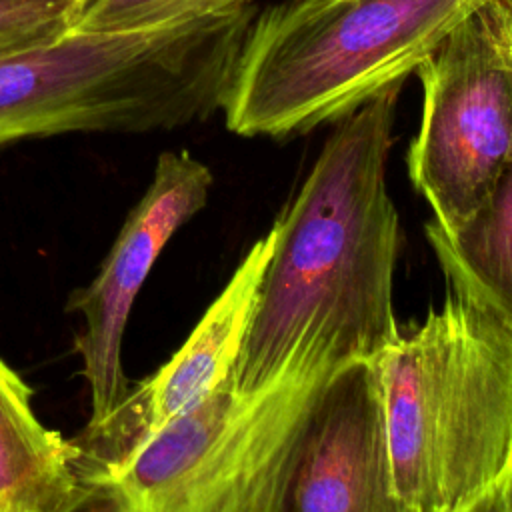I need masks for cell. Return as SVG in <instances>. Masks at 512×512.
<instances>
[{
    "mask_svg": "<svg viewBox=\"0 0 512 512\" xmlns=\"http://www.w3.org/2000/svg\"><path fill=\"white\" fill-rule=\"evenodd\" d=\"M402 84L334 122L276 242L250 326L228 374L238 390L274 380L294 352L376 358L400 332L394 272L400 222L386 186Z\"/></svg>",
    "mask_w": 512,
    "mask_h": 512,
    "instance_id": "obj_1",
    "label": "cell"
},
{
    "mask_svg": "<svg viewBox=\"0 0 512 512\" xmlns=\"http://www.w3.org/2000/svg\"><path fill=\"white\" fill-rule=\"evenodd\" d=\"M258 0H186L148 24L70 30L0 58V146L178 130L222 112Z\"/></svg>",
    "mask_w": 512,
    "mask_h": 512,
    "instance_id": "obj_2",
    "label": "cell"
},
{
    "mask_svg": "<svg viewBox=\"0 0 512 512\" xmlns=\"http://www.w3.org/2000/svg\"><path fill=\"white\" fill-rule=\"evenodd\" d=\"M376 366L400 512H510L512 332L450 290Z\"/></svg>",
    "mask_w": 512,
    "mask_h": 512,
    "instance_id": "obj_3",
    "label": "cell"
},
{
    "mask_svg": "<svg viewBox=\"0 0 512 512\" xmlns=\"http://www.w3.org/2000/svg\"><path fill=\"white\" fill-rule=\"evenodd\" d=\"M490 2L278 0L258 8L222 106L226 128L246 138H290L334 124L404 84Z\"/></svg>",
    "mask_w": 512,
    "mask_h": 512,
    "instance_id": "obj_4",
    "label": "cell"
},
{
    "mask_svg": "<svg viewBox=\"0 0 512 512\" xmlns=\"http://www.w3.org/2000/svg\"><path fill=\"white\" fill-rule=\"evenodd\" d=\"M336 366L302 350L256 390L222 380L86 478L96 510L282 512L302 430Z\"/></svg>",
    "mask_w": 512,
    "mask_h": 512,
    "instance_id": "obj_5",
    "label": "cell"
},
{
    "mask_svg": "<svg viewBox=\"0 0 512 512\" xmlns=\"http://www.w3.org/2000/svg\"><path fill=\"white\" fill-rule=\"evenodd\" d=\"M512 2H490L464 18L416 68L422 86L408 176L450 232L488 196L512 158Z\"/></svg>",
    "mask_w": 512,
    "mask_h": 512,
    "instance_id": "obj_6",
    "label": "cell"
},
{
    "mask_svg": "<svg viewBox=\"0 0 512 512\" xmlns=\"http://www.w3.org/2000/svg\"><path fill=\"white\" fill-rule=\"evenodd\" d=\"M212 184V170L188 150L162 152L96 276L68 296L64 310L84 318L74 352L90 390L86 432L106 424L122 406L130 390L122 338L132 306L166 244L206 206Z\"/></svg>",
    "mask_w": 512,
    "mask_h": 512,
    "instance_id": "obj_7",
    "label": "cell"
},
{
    "mask_svg": "<svg viewBox=\"0 0 512 512\" xmlns=\"http://www.w3.org/2000/svg\"><path fill=\"white\" fill-rule=\"evenodd\" d=\"M400 512L376 358L342 362L302 430L282 512Z\"/></svg>",
    "mask_w": 512,
    "mask_h": 512,
    "instance_id": "obj_8",
    "label": "cell"
},
{
    "mask_svg": "<svg viewBox=\"0 0 512 512\" xmlns=\"http://www.w3.org/2000/svg\"><path fill=\"white\" fill-rule=\"evenodd\" d=\"M274 242L272 226L250 246L184 344L156 372L130 384L122 406L106 424L72 438L82 454L84 480L122 458L142 438L228 378L242 350Z\"/></svg>",
    "mask_w": 512,
    "mask_h": 512,
    "instance_id": "obj_9",
    "label": "cell"
},
{
    "mask_svg": "<svg viewBox=\"0 0 512 512\" xmlns=\"http://www.w3.org/2000/svg\"><path fill=\"white\" fill-rule=\"evenodd\" d=\"M32 386L0 358V512L96 510L72 438L38 418Z\"/></svg>",
    "mask_w": 512,
    "mask_h": 512,
    "instance_id": "obj_10",
    "label": "cell"
},
{
    "mask_svg": "<svg viewBox=\"0 0 512 512\" xmlns=\"http://www.w3.org/2000/svg\"><path fill=\"white\" fill-rule=\"evenodd\" d=\"M424 234L450 290L512 332V158L460 226L444 232L430 220Z\"/></svg>",
    "mask_w": 512,
    "mask_h": 512,
    "instance_id": "obj_11",
    "label": "cell"
},
{
    "mask_svg": "<svg viewBox=\"0 0 512 512\" xmlns=\"http://www.w3.org/2000/svg\"><path fill=\"white\" fill-rule=\"evenodd\" d=\"M80 16L72 0H0V58L60 38Z\"/></svg>",
    "mask_w": 512,
    "mask_h": 512,
    "instance_id": "obj_12",
    "label": "cell"
},
{
    "mask_svg": "<svg viewBox=\"0 0 512 512\" xmlns=\"http://www.w3.org/2000/svg\"><path fill=\"white\" fill-rule=\"evenodd\" d=\"M186 0H94L72 30H118L148 24L174 12Z\"/></svg>",
    "mask_w": 512,
    "mask_h": 512,
    "instance_id": "obj_13",
    "label": "cell"
},
{
    "mask_svg": "<svg viewBox=\"0 0 512 512\" xmlns=\"http://www.w3.org/2000/svg\"><path fill=\"white\" fill-rule=\"evenodd\" d=\"M72 2H76V4L82 8V12H84V10H86L94 0H72Z\"/></svg>",
    "mask_w": 512,
    "mask_h": 512,
    "instance_id": "obj_14",
    "label": "cell"
},
{
    "mask_svg": "<svg viewBox=\"0 0 512 512\" xmlns=\"http://www.w3.org/2000/svg\"><path fill=\"white\" fill-rule=\"evenodd\" d=\"M508 36H510V44H512V8L508 10Z\"/></svg>",
    "mask_w": 512,
    "mask_h": 512,
    "instance_id": "obj_15",
    "label": "cell"
},
{
    "mask_svg": "<svg viewBox=\"0 0 512 512\" xmlns=\"http://www.w3.org/2000/svg\"><path fill=\"white\" fill-rule=\"evenodd\" d=\"M510 512H512V498H510Z\"/></svg>",
    "mask_w": 512,
    "mask_h": 512,
    "instance_id": "obj_16",
    "label": "cell"
}]
</instances>
